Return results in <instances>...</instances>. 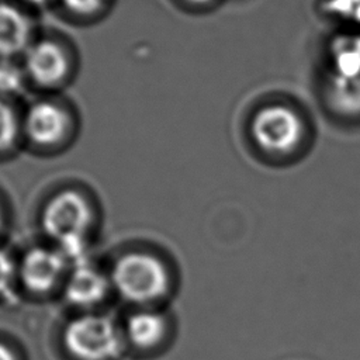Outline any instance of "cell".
<instances>
[{
	"instance_id": "5",
	"label": "cell",
	"mask_w": 360,
	"mask_h": 360,
	"mask_svg": "<svg viewBox=\"0 0 360 360\" xmlns=\"http://www.w3.org/2000/svg\"><path fill=\"white\" fill-rule=\"evenodd\" d=\"M72 262L63 250L45 240L17 250L18 288L22 302H58Z\"/></svg>"
},
{
	"instance_id": "20",
	"label": "cell",
	"mask_w": 360,
	"mask_h": 360,
	"mask_svg": "<svg viewBox=\"0 0 360 360\" xmlns=\"http://www.w3.org/2000/svg\"><path fill=\"white\" fill-rule=\"evenodd\" d=\"M21 1H24V3H27V4H31V6H38V7H41V6H45V4L51 3L52 0H21Z\"/></svg>"
},
{
	"instance_id": "3",
	"label": "cell",
	"mask_w": 360,
	"mask_h": 360,
	"mask_svg": "<svg viewBox=\"0 0 360 360\" xmlns=\"http://www.w3.org/2000/svg\"><path fill=\"white\" fill-rule=\"evenodd\" d=\"M42 240L63 250L72 260L93 255L96 212L77 190L55 193L39 215Z\"/></svg>"
},
{
	"instance_id": "19",
	"label": "cell",
	"mask_w": 360,
	"mask_h": 360,
	"mask_svg": "<svg viewBox=\"0 0 360 360\" xmlns=\"http://www.w3.org/2000/svg\"><path fill=\"white\" fill-rule=\"evenodd\" d=\"M4 231H6V217H4V212H3V210L0 207V240H3Z\"/></svg>"
},
{
	"instance_id": "12",
	"label": "cell",
	"mask_w": 360,
	"mask_h": 360,
	"mask_svg": "<svg viewBox=\"0 0 360 360\" xmlns=\"http://www.w3.org/2000/svg\"><path fill=\"white\" fill-rule=\"evenodd\" d=\"M328 75L360 77V31L340 34L328 46Z\"/></svg>"
},
{
	"instance_id": "8",
	"label": "cell",
	"mask_w": 360,
	"mask_h": 360,
	"mask_svg": "<svg viewBox=\"0 0 360 360\" xmlns=\"http://www.w3.org/2000/svg\"><path fill=\"white\" fill-rule=\"evenodd\" d=\"M72 121L69 112L55 101H34L21 118L22 135L38 148L60 145L69 135Z\"/></svg>"
},
{
	"instance_id": "15",
	"label": "cell",
	"mask_w": 360,
	"mask_h": 360,
	"mask_svg": "<svg viewBox=\"0 0 360 360\" xmlns=\"http://www.w3.org/2000/svg\"><path fill=\"white\" fill-rule=\"evenodd\" d=\"M321 10L340 24L360 28V0H323Z\"/></svg>"
},
{
	"instance_id": "14",
	"label": "cell",
	"mask_w": 360,
	"mask_h": 360,
	"mask_svg": "<svg viewBox=\"0 0 360 360\" xmlns=\"http://www.w3.org/2000/svg\"><path fill=\"white\" fill-rule=\"evenodd\" d=\"M21 131V120L7 98L0 97V152L11 149Z\"/></svg>"
},
{
	"instance_id": "16",
	"label": "cell",
	"mask_w": 360,
	"mask_h": 360,
	"mask_svg": "<svg viewBox=\"0 0 360 360\" xmlns=\"http://www.w3.org/2000/svg\"><path fill=\"white\" fill-rule=\"evenodd\" d=\"M27 75L13 59H0V97L7 98L24 90Z\"/></svg>"
},
{
	"instance_id": "7",
	"label": "cell",
	"mask_w": 360,
	"mask_h": 360,
	"mask_svg": "<svg viewBox=\"0 0 360 360\" xmlns=\"http://www.w3.org/2000/svg\"><path fill=\"white\" fill-rule=\"evenodd\" d=\"M58 304L63 312L107 311L115 304L105 260L93 255L72 262Z\"/></svg>"
},
{
	"instance_id": "1",
	"label": "cell",
	"mask_w": 360,
	"mask_h": 360,
	"mask_svg": "<svg viewBox=\"0 0 360 360\" xmlns=\"http://www.w3.org/2000/svg\"><path fill=\"white\" fill-rule=\"evenodd\" d=\"M115 304L125 308L172 307L181 277L179 266L150 245L122 246L105 259Z\"/></svg>"
},
{
	"instance_id": "2",
	"label": "cell",
	"mask_w": 360,
	"mask_h": 360,
	"mask_svg": "<svg viewBox=\"0 0 360 360\" xmlns=\"http://www.w3.org/2000/svg\"><path fill=\"white\" fill-rule=\"evenodd\" d=\"M52 347L58 360H128L120 316L111 309L63 312Z\"/></svg>"
},
{
	"instance_id": "18",
	"label": "cell",
	"mask_w": 360,
	"mask_h": 360,
	"mask_svg": "<svg viewBox=\"0 0 360 360\" xmlns=\"http://www.w3.org/2000/svg\"><path fill=\"white\" fill-rule=\"evenodd\" d=\"M60 3L68 11L86 17L100 13L104 8L107 0H60Z\"/></svg>"
},
{
	"instance_id": "13",
	"label": "cell",
	"mask_w": 360,
	"mask_h": 360,
	"mask_svg": "<svg viewBox=\"0 0 360 360\" xmlns=\"http://www.w3.org/2000/svg\"><path fill=\"white\" fill-rule=\"evenodd\" d=\"M22 298L18 288L17 250L0 240V308L21 305Z\"/></svg>"
},
{
	"instance_id": "17",
	"label": "cell",
	"mask_w": 360,
	"mask_h": 360,
	"mask_svg": "<svg viewBox=\"0 0 360 360\" xmlns=\"http://www.w3.org/2000/svg\"><path fill=\"white\" fill-rule=\"evenodd\" d=\"M0 360H30L22 342L6 330H0Z\"/></svg>"
},
{
	"instance_id": "9",
	"label": "cell",
	"mask_w": 360,
	"mask_h": 360,
	"mask_svg": "<svg viewBox=\"0 0 360 360\" xmlns=\"http://www.w3.org/2000/svg\"><path fill=\"white\" fill-rule=\"evenodd\" d=\"M24 72L35 84L53 89L66 82L70 73V59L66 49L52 39H38L24 53Z\"/></svg>"
},
{
	"instance_id": "10",
	"label": "cell",
	"mask_w": 360,
	"mask_h": 360,
	"mask_svg": "<svg viewBox=\"0 0 360 360\" xmlns=\"http://www.w3.org/2000/svg\"><path fill=\"white\" fill-rule=\"evenodd\" d=\"M34 42V24L27 13L0 1V59L24 55Z\"/></svg>"
},
{
	"instance_id": "6",
	"label": "cell",
	"mask_w": 360,
	"mask_h": 360,
	"mask_svg": "<svg viewBox=\"0 0 360 360\" xmlns=\"http://www.w3.org/2000/svg\"><path fill=\"white\" fill-rule=\"evenodd\" d=\"M118 316L131 360H158L177 339L179 322L172 307L125 308Z\"/></svg>"
},
{
	"instance_id": "11",
	"label": "cell",
	"mask_w": 360,
	"mask_h": 360,
	"mask_svg": "<svg viewBox=\"0 0 360 360\" xmlns=\"http://www.w3.org/2000/svg\"><path fill=\"white\" fill-rule=\"evenodd\" d=\"M322 98L332 114L345 120L360 118V77L328 75L322 87Z\"/></svg>"
},
{
	"instance_id": "4",
	"label": "cell",
	"mask_w": 360,
	"mask_h": 360,
	"mask_svg": "<svg viewBox=\"0 0 360 360\" xmlns=\"http://www.w3.org/2000/svg\"><path fill=\"white\" fill-rule=\"evenodd\" d=\"M309 135L305 114L291 101H266L249 120V138L253 146L271 160L295 159L307 148Z\"/></svg>"
}]
</instances>
